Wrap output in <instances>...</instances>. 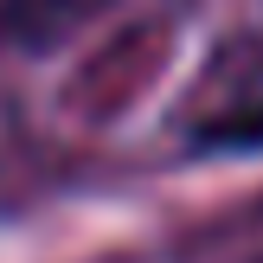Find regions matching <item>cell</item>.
Masks as SVG:
<instances>
[{
	"mask_svg": "<svg viewBox=\"0 0 263 263\" xmlns=\"http://www.w3.org/2000/svg\"><path fill=\"white\" fill-rule=\"evenodd\" d=\"M199 141H205V148H263V103H257V109L225 116V122H212Z\"/></svg>",
	"mask_w": 263,
	"mask_h": 263,
	"instance_id": "obj_1",
	"label": "cell"
}]
</instances>
